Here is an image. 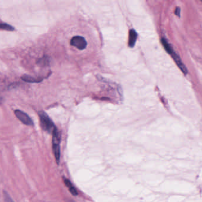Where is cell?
I'll list each match as a JSON object with an SVG mask.
<instances>
[{"instance_id": "3957f363", "label": "cell", "mask_w": 202, "mask_h": 202, "mask_svg": "<svg viewBox=\"0 0 202 202\" xmlns=\"http://www.w3.org/2000/svg\"><path fill=\"white\" fill-rule=\"evenodd\" d=\"M53 139H52V147L56 163L59 164L60 159V135L59 134L58 129L56 128L52 134Z\"/></svg>"}, {"instance_id": "52a82bcc", "label": "cell", "mask_w": 202, "mask_h": 202, "mask_svg": "<svg viewBox=\"0 0 202 202\" xmlns=\"http://www.w3.org/2000/svg\"><path fill=\"white\" fill-rule=\"evenodd\" d=\"M64 183H65L66 186L69 189L70 191L71 192V193L72 195L77 196L78 195V192H77V190L75 188V187L73 186L72 183L68 179L65 178L64 179Z\"/></svg>"}, {"instance_id": "ba28073f", "label": "cell", "mask_w": 202, "mask_h": 202, "mask_svg": "<svg viewBox=\"0 0 202 202\" xmlns=\"http://www.w3.org/2000/svg\"><path fill=\"white\" fill-rule=\"evenodd\" d=\"M22 79L26 82H30V83H34V82H39L40 80H39L38 79L33 78L30 76H28V75H24L22 77Z\"/></svg>"}, {"instance_id": "8992f818", "label": "cell", "mask_w": 202, "mask_h": 202, "mask_svg": "<svg viewBox=\"0 0 202 202\" xmlns=\"http://www.w3.org/2000/svg\"><path fill=\"white\" fill-rule=\"evenodd\" d=\"M137 34L136 31L133 29H132L129 31V42L128 45L130 47H133L135 45L137 41Z\"/></svg>"}, {"instance_id": "9c48e42d", "label": "cell", "mask_w": 202, "mask_h": 202, "mask_svg": "<svg viewBox=\"0 0 202 202\" xmlns=\"http://www.w3.org/2000/svg\"><path fill=\"white\" fill-rule=\"evenodd\" d=\"M1 27L2 29H4V30H10V31H11V30H13L14 28H13V27L7 24H4V23H2L1 25Z\"/></svg>"}, {"instance_id": "7c38bea8", "label": "cell", "mask_w": 202, "mask_h": 202, "mask_svg": "<svg viewBox=\"0 0 202 202\" xmlns=\"http://www.w3.org/2000/svg\"><path fill=\"white\" fill-rule=\"evenodd\" d=\"M201 1H202V0H201Z\"/></svg>"}, {"instance_id": "30bf717a", "label": "cell", "mask_w": 202, "mask_h": 202, "mask_svg": "<svg viewBox=\"0 0 202 202\" xmlns=\"http://www.w3.org/2000/svg\"><path fill=\"white\" fill-rule=\"evenodd\" d=\"M4 198H5V200L6 202H14L13 200L11 199V197L7 193H4Z\"/></svg>"}, {"instance_id": "6da1fadb", "label": "cell", "mask_w": 202, "mask_h": 202, "mask_svg": "<svg viewBox=\"0 0 202 202\" xmlns=\"http://www.w3.org/2000/svg\"><path fill=\"white\" fill-rule=\"evenodd\" d=\"M161 43L163 45V47H164L165 50L167 51V52L171 55V56L174 60V62H176L177 65L178 66V67L182 71V72L184 75H187L188 73V70H187L186 66L184 65V63H183V62L180 59V56L174 50L172 46H171V45L168 42V41L165 39V38H162L161 39Z\"/></svg>"}, {"instance_id": "277c9868", "label": "cell", "mask_w": 202, "mask_h": 202, "mask_svg": "<svg viewBox=\"0 0 202 202\" xmlns=\"http://www.w3.org/2000/svg\"><path fill=\"white\" fill-rule=\"evenodd\" d=\"M71 45L77 47L79 50H83L85 49L87 45L86 40L82 36H74L71 40Z\"/></svg>"}, {"instance_id": "7a4b0ae2", "label": "cell", "mask_w": 202, "mask_h": 202, "mask_svg": "<svg viewBox=\"0 0 202 202\" xmlns=\"http://www.w3.org/2000/svg\"><path fill=\"white\" fill-rule=\"evenodd\" d=\"M39 117L40 119V124L43 130L49 133H52L56 129V127L52 122L51 118L43 111H40L39 112Z\"/></svg>"}, {"instance_id": "8fae6325", "label": "cell", "mask_w": 202, "mask_h": 202, "mask_svg": "<svg viewBox=\"0 0 202 202\" xmlns=\"http://www.w3.org/2000/svg\"><path fill=\"white\" fill-rule=\"evenodd\" d=\"M175 14L177 16H180V8L179 7H177L175 10Z\"/></svg>"}, {"instance_id": "5b68a950", "label": "cell", "mask_w": 202, "mask_h": 202, "mask_svg": "<svg viewBox=\"0 0 202 202\" xmlns=\"http://www.w3.org/2000/svg\"><path fill=\"white\" fill-rule=\"evenodd\" d=\"M14 114L16 117L22 123L26 124L27 125H33V122L32 119L29 117L26 113L19 110H17L14 111Z\"/></svg>"}]
</instances>
